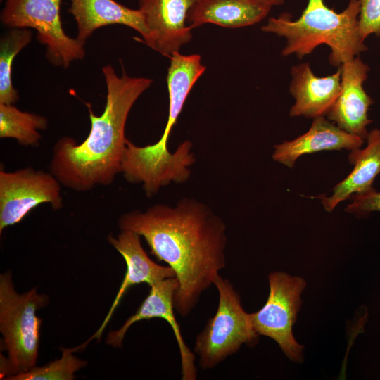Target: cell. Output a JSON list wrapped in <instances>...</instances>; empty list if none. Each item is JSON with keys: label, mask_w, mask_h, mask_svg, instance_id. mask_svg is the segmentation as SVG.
<instances>
[{"label": "cell", "mask_w": 380, "mask_h": 380, "mask_svg": "<svg viewBox=\"0 0 380 380\" xmlns=\"http://www.w3.org/2000/svg\"><path fill=\"white\" fill-rule=\"evenodd\" d=\"M118 224L121 231L143 236L151 253L172 269L178 281L175 308L189 315L226 265L224 221L203 203L185 198L173 207L156 204L124 213Z\"/></svg>", "instance_id": "6da1fadb"}, {"label": "cell", "mask_w": 380, "mask_h": 380, "mask_svg": "<svg viewBox=\"0 0 380 380\" xmlns=\"http://www.w3.org/2000/svg\"><path fill=\"white\" fill-rule=\"evenodd\" d=\"M102 72L107 89L103 112L96 115L88 104V136L80 144L70 137L58 139L50 162V172L61 185L77 192L110 185L122 173L128 115L153 82L150 78L130 77L125 70L119 76L111 65L103 66Z\"/></svg>", "instance_id": "7a4b0ae2"}, {"label": "cell", "mask_w": 380, "mask_h": 380, "mask_svg": "<svg viewBox=\"0 0 380 380\" xmlns=\"http://www.w3.org/2000/svg\"><path fill=\"white\" fill-rule=\"evenodd\" d=\"M360 5V0H350L346 9L337 13L324 0H308L298 19L284 13L269 18L261 30L286 39L281 52L284 57L302 58L327 44L331 50L329 64L338 68L368 49L358 27Z\"/></svg>", "instance_id": "3957f363"}, {"label": "cell", "mask_w": 380, "mask_h": 380, "mask_svg": "<svg viewBox=\"0 0 380 380\" xmlns=\"http://www.w3.org/2000/svg\"><path fill=\"white\" fill-rule=\"evenodd\" d=\"M48 296L37 293V288L18 293L10 272L0 276V331L3 349L1 379L24 373L35 367L39 345L42 319L37 311L47 305Z\"/></svg>", "instance_id": "277c9868"}, {"label": "cell", "mask_w": 380, "mask_h": 380, "mask_svg": "<svg viewBox=\"0 0 380 380\" xmlns=\"http://www.w3.org/2000/svg\"><path fill=\"white\" fill-rule=\"evenodd\" d=\"M214 285L219 294L218 306L197 335L194 348L203 370L214 368L243 345L255 346L260 337L230 281L219 274Z\"/></svg>", "instance_id": "5b68a950"}, {"label": "cell", "mask_w": 380, "mask_h": 380, "mask_svg": "<svg viewBox=\"0 0 380 380\" xmlns=\"http://www.w3.org/2000/svg\"><path fill=\"white\" fill-rule=\"evenodd\" d=\"M61 0H6L0 14L9 28H32L46 47L47 60L66 68L85 56V43L65 33L61 18Z\"/></svg>", "instance_id": "8992f818"}, {"label": "cell", "mask_w": 380, "mask_h": 380, "mask_svg": "<svg viewBox=\"0 0 380 380\" xmlns=\"http://www.w3.org/2000/svg\"><path fill=\"white\" fill-rule=\"evenodd\" d=\"M268 281L266 303L257 312L250 313L252 325L259 336L274 340L290 360L302 362L304 346L296 340L293 327L300 309L305 281L280 271L270 273Z\"/></svg>", "instance_id": "52a82bcc"}, {"label": "cell", "mask_w": 380, "mask_h": 380, "mask_svg": "<svg viewBox=\"0 0 380 380\" xmlns=\"http://www.w3.org/2000/svg\"><path fill=\"white\" fill-rule=\"evenodd\" d=\"M42 203L53 210L63 207L61 184L51 172L25 167L0 170V233L20 222Z\"/></svg>", "instance_id": "ba28073f"}, {"label": "cell", "mask_w": 380, "mask_h": 380, "mask_svg": "<svg viewBox=\"0 0 380 380\" xmlns=\"http://www.w3.org/2000/svg\"><path fill=\"white\" fill-rule=\"evenodd\" d=\"M177 287L178 281L175 277L150 286L148 294L136 312L130 316L119 329L108 334L106 343L114 348H120L129 328L135 322L153 318L163 319L170 325L179 347L182 379L195 380L197 376L194 364L195 355L184 340L174 312L175 295Z\"/></svg>", "instance_id": "9c48e42d"}, {"label": "cell", "mask_w": 380, "mask_h": 380, "mask_svg": "<svg viewBox=\"0 0 380 380\" xmlns=\"http://www.w3.org/2000/svg\"><path fill=\"white\" fill-rule=\"evenodd\" d=\"M338 68L341 91L325 116L345 132L365 140L369 133L367 127L372 122L368 110L374 101L363 87L370 68L359 56Z\"/></svg>", "instance_id": "30bf717a"}, {"label": "cell", "mask_w": 380, "mask_h": 380, "mask_svg": "<svg viewBox=\"0 0 380 380\" xmlns=\"http://www.w3.org/2000/svg\"><path fill=\"white\" fill-rule=\"evenodd\" d=\"M194 0H139L148 30L142 42L161 55L170 58L192 38L187 16Z\"/></svg>", "instance_id": "8fae6325"}, {"label": "cell", "mask_w": 380, "mask_h": 380, "mask_svg": "<svg viewBox=\"0 0 380 380\" xmlns=\"http://www.w3.org/2000/svg\"><path fill=\"white\" fill-rule=\"evenodd\" d=\"M108 241L124 258L127 270L108 312L98 330L82 343L84 347L94 338L100 340L103 330L129 288L141 283L151 286L165 279L175 277V273L170 267L158 265L149 258L143 248L140 236L137 234L124 230L116 237L109 235Z\"/></svg>", "instance_id": "7c38bea8"}, {"label": "cell", "mask_w": 380, "mask_h": 380, "mask_svg": "<svg viewBox=\"0 0 380 380\" xmlns=\"http://www.w3.org/2000/svg\"><path fill=\"white\" fill-rule=\"evenodd\" d=\"M289 92L294 98L289 115L315 118L325 116L341 91V70L326 77L315 75L308 62L293 65Z\"/></svg>", "instance_id": "4fadbf2b"}, {"label": "cell", "mask_w": 380, "mask_h": 380, "mask_svg": "<svg viewBox=\"0 0 380 380\" xmlns=\"http://www.w3.org/2000/svg\"><path fill=\"white\" fill-rule=\"evenodd\" d=\"M362 138L349 134L325 116L313 119L308 132L291 141H284L274 146L272 159L289 168L303 155L322 151H352L360 148Z\"/></svg>", "instance_id": "5bb4252c"}, {"label": "cell", "mask_w": 380, "mask_h": 380, "mask_svg": "<svg viewBox=\"0 0 380 380\" xmlns=\"http://www.w3.org/2000/svg\"><path fill=\"white\" fill-rule=\"evenodd\" d=\"M68 13L77 24V39L86 43L98 29L122 25L137 32L145 41L148 30L141 11L128 8L115 0H70Z\"/></svg>", "instance_id": "9a60e30c"}, {"label": "cell", "mask_w": 380, "mask_h": 380, "mask_svg": "<svg viewBox=\"0 0 380 380\" xmlns=\"http://www.w3.org/2000/svg\"><path fill=\"white\" fill-rule=\"evenodd\" d=\"M367 146L350 151L349 163L353 165L350 174L333 189L329 196H315L321 199L327 212H331L342 201L353 195L367 192L373 189L374 179L380 173V129L369 132Z\"/></svg>", "instance_id": "2e32d148"}, {"label": "cell", "mask_w": 380, "mask_h": 380, "mask_svg": "<svg viewBox=\"0 0 380 380\" xmlns=\"http://www.w3.org/2000/svg\"><path fill=\"white\" fill-rule=\"evenodd\" d=\"M272 6L257 0H194L187 16L192 28L205 23L238 28L259 23Z\"/></svg>", "instance_id": "e0dca14e"}, {"label": "cell", "mask_w": 380, "mask_h": 380, "mask_svg": "<svg viewBox=\"0 0 380 380\" xmlns=\"http://www.w3.org/2000/svg\"><path fill=\"white\" fill-rule=\"evenodd\" d=\"M170 59L167 75L169 113L167 124L160 139L163 144H167L170 132L182 110L189 92L206 69L198 54L182 55L177 52Z\"/></svg>", "instance_id": "ac0fdd59"}, {"label": "cell", "mask_w": 380, "mask_h": 380, "mask_svg": "<svg viewBox=\"0 0 380 380\" xmlns=\"http://www.w3.org/2000/svg\"><path fill=\"white\" fill-rule=\"evenodd\" d=\"M46 117L22 111L14 104L0 103V138L13 139L23 146H37L39 131L48 127Z\"/></svg>", "instance_id": "d6986e66"}, {"label": "cell", "mask_w": 380, "mask_h": 380, "mask_svg": "<svg viewBox=\"0 0 380 380\" xmlns=\"http://www.w3.org/2000/svg\"><path fill=\"white\" fill-rule=\"evenodd\" d=\"M0 39V103L15 104L19 96L12 84L11 72L15 56L31 42L29 28H10Z\"/></svg>", "instance_id": "ffe728a7"}, {"label": "cell", "mask_w": 380, "mask_h": 380, "mask_svg": "<svg viewBox=\"0 0 380 380\" xmlns=\"http://www.w3.org/2000/svg\"><path fill=\"white\" fill-rule=\"evenodd\" d=\"M77 348L62 349L60 359L52 361L42 367H34L29 371L11 376L6 379L11 380H72L74 373L84 367L85 361L73 355Z\"/></svg>", "instance_id": "44dd1931"}, {"label": "cell", "mask_w": 380, "mask_h": 380, "mask_svg": "<svg viewBox=\"0 0 380 380\" xmlns=\"http://www.w3.org/2000/svg\"><path fill=\"white\" fill-rule=\"evenodd\" d=\"M358 27L365 40L370 34L380 37V0H360Z\"/></svg>", "instance_id": "7402d4cb"}, {"label": "cell", "mask_w": 380, "mask_h": 380, "mask_svg": "<svg viewBox=\"0 0 380 380\" xmlns=\"http://www.w3.org/2000/svg\"><path fill=\"white\" fill-rule=\"evenodd\" d=\"M345 210L351 214L365 215L374 211L380 212V191L374 188L371 190L353 195Z\"/></svg>", "instance_id": "603a6c76"}, {"label": "cell", "mask_w": 380, "mask_h": 380, "mask_svg": "<svg viewBox=\"0 0 380 380\" xmlns=\"http://www.w3.org/2000/svg\"><path fill=\"white\" fill-rule=\"evenodd\" d=\"M260 1L266 4H268L271 5L272 6H280L283 4L286 0H257Z\"/></svg>", "instance_id": "cb8c5ba5"}, {"label": "cell", "mask_w": 380, "mask_h": 380, "mask_svg": "<svg viewBox=\"0 0 380 380\" xmlns=\"http://www.w3.org/2000/svg\"><path fill=\"white\" fill-rule=\"evenodd\" d=\"M1 1H2V0H1Z\"/></svg>", "instance_id": "d4e9b609"}]
</instances>
